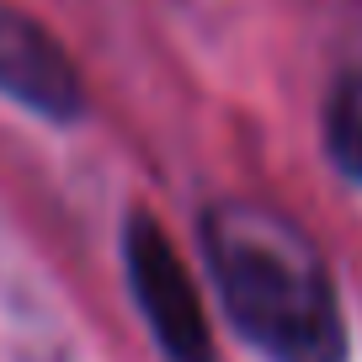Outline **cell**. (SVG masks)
<instances>
[{
  "instance_id": "obj_4",
  "label": "cell",
  "mask_w": 362,
  "mask_h": 362,
  "mask_svg": "<svg viewBox=\"0 0 362 362\" xmlns=\"http://www.w3.org/2000/svg\"><path fill=\"white\" fill-rule=\"evenodd\" d=\"M325 144L330 160L346 170L351 181H362V69L346 75L325 102Z\"/></svg>"
},
{
  "instance_id": "obj_3",
  "label": "cell",
  "mask_w": 362,
  "mask_h": 362,
  "mask_svg": "<svg viewBox=\"0 0 362 362\" xmlns=\"http://www.w3.org/2000/svg\"><path fill=\"white\" fill-rule=\"evenodd\" d=\"M0 96L43 123H80L90 112V90L64 43L11 6H0Z\"/></svg>"
},
{
  "instance_id": "obj_2",
  "label": "cell",
  "mask_w": 362,
  "mask_h": 362,
  "mask_svg": "<svg viewBox=\"0 0 362 362\" xmlns=\"http://www.w3.org/2000/svg\"><path fill=\"white\" fill-rule=\"evenodd\" d=\"M123 272L165 362H214V325H208L203 293H197L170 229L149 208H134L123 218Z\"/></svg>"
},
{
  "instance_id": "obj_1",
  "label": "cell",
  "mask_w": 362,
  "mask_h": 362,
  "mask_svg": "<svg viewBox=\"0 0 362 362\" xmlns=\"http://www.w3.org/2000/svg\"><path fill=\"white\" fill-rule=\"evenodd\" d=\"M214 293L267 362H346L351 330L325 250L277 203L224 197L197 224Z\"/></svg>"
}]
</instances>
